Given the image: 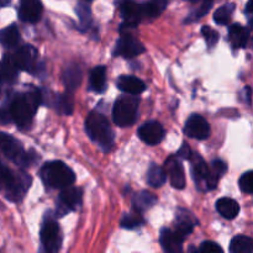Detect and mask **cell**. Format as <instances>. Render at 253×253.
I'll list each match as a JSON object with an SVG mask.
<instances>
[{
  "instance_id": "1",
  "label": "cell",
  "mask_w": 253,
  "mask_h": 253,
  "mask_svg": "<svg viewBox=\"0 0 253 253\" xmlns=\"http://www.w3.org/2000/svg\"><path fill=\"white\" fill-rule=\"evenodd\" d=\"M41 101L42 96L37 89H31L29 93L17 95L10 104V118L19 127H27L31 124Z\"/></svg>"
},
{
  "instance_id": "2",
  "label": "cell",
  "mask_w": 253,
  "mask_h": 253,
  "mask_svg": "<svg viewBox=\"0 0 253 253\" xmlns=\"http://www.w3.org/2000/svg\"><path fill=\"white\" fill-rule=\"evenodd\" d=\"M85 130L91 141L100 146L104 152L110 151L114 143V132L108 119L98 111H91L85 120Z\"/></svg>"
},
{
  "instance_id": "3",
  "label": "cell",
  "mask_w": 253,
  "mask_h": 253,
  "mask_svg": "<svg viewBox=\"0 0 253 253\" xmlns=\"http://www.w3.org/2000/svg\"><path fill=\"white\" fill-rule=\"evenodd\" d=\"M41 178L44 184L56 189H63L76 182L73 170L61 161L46 163L41 169Z\"/></svg>"
},
{
  "instance_id": "4",
  "label": "cell",
  "mask_w": 253,
  "mask_h": 253,
  "mask_svg": "<svg viewBox=\"0 0 253 253\" xmlns=\"http://www.w3.org/2000/svg\"><path fill=\"white\" fill-rule=\"evenodd\" d=\"M140 99L136 95H123L115 101L113 109V120L121 127L131 126L137 120Z\"/></svg>"
},
{
  "instance_id": "5",
  "label": "cell",
  "mask_w": 253,
  "mask_h": 253,
  "mask_svg": "<svg viewBox=\"0 0 253 253\" xmlns=\"http://www.w3.org/2000/svg\"><path fill=\"white\" fill-rule=\"evenodd\" d=\"M0 153L17 165L29 166L30 163V156L25 153L21 143L4 132H0Z\"/></svg>"
},
{
  "instance_id": "6",
  "label": "cell",
  "mask_w": 253,
  "mask_h": 253,
  "mask_svg": "<svg viewBox=\"0 0 253 253\" xmlns=\"http://www.w3.org/2000/svg\"><path fill=\"white\" fill-rule=\"evenodd\" d=\"M41 244L47 252H58L62 247V234L58 224L48 219L41 227Z\"/></svg>"
},
{
  "instance_id": "7",
  "label": "cell",
  "mask_w": 253,
  "mask_h": 253,
  "mask_svg": "<svg viewBox=\"0 0 253 253\" xmlns=\"http://www.w3.org/2000/svg\"><path fill=\"white\" fill-rule=\"evenodd\" d=\"M189 161L192 162V173L198 187L203 190L214 189L211 183V168L208 167L202 156L193 153Z\"/></svg>"
},
{
  "instance_id": "8",
  "label": "cell",
  "mask_w": 253,
  "mask_h": 253,
  "mask_svg": "<svg viewBox=\"0 0 253 253\" xmlns=\"http://www.w3.org/2000/svg\"><path fill=\"white\" fill-rule=\"evenodd\" d=\"M120 11L125 19L124 24L136 26L143 19H147L148 10L146 4H137L132 0H120Z\"/></svg>"
},
{
  "instance_id": "9",
  "label": "cell",
  "mask_w": 253,
  "mask_h": 253,
  "mask_svg": "<svg viewBox=\"0 0 253 253\" xmlns=\"http://www.w3.org/2000/svg\"><path fill=\"white\" fill-rule=\"evenodd\" d=\"M145 52V47L131 34H123L118 41L114 53L124 58H133Z\"/></svg>"
},
{
  "instance_id": "10",
  "label": "cell",
  "mask_w": 253,
  "mask_h": 253,
  "mask_svg": "<svg viewBox=\"0 0 253 253\" xmlns=\"http://www.w3.org/2000/svg\"><path fill=\"white\" fill-rule=\"evenodd\" d=\"M15 64L20 71L34 72L37 64V49L31 44L20 47L12 56Z\"/></svg>"
},
{
  "instance_id": "11",
  "label": "cell",
  "mask_w": 253,
  "mask_h": 253,
  "mask_svg": "<svg viewBox=\"0 0 253 253\" xmlns=\"http://www.w3.org/2000/svg\"><path fill=\"white\" fill-rule=\"evenodd\" d=\"M184 132L192 138L205 140L210 136V125L203 116L193 114L185 123Z\"/></svg>"
},
{
  "instance_id": "12",
  "label": "cell",
  "mask_w": 253,
  "mask_h": 253,
  "mask_svg": "<svg viewBox=\"0 0 253 253\" xmlns=\"http://www.w3.org/2000/svg\"><path fill=\"white\" fill-rule=\"evenodd\" d=\"M138 137L141 141L151 146L158 145L163 141L166 131L158 121H148L138 128Z\"/></svg>"
},
{
  "instance_id": "13",
  "label": "cell",
  "mask_w": 253,
  "mask_h": 253,
  "mask_svg": "<svg viewBox=\"0 0 253 253\" xmlns=\"http://www.w3.org/2000/svg\"><path fill=\"white\" fill-rule=\"evenodd\" d=\"M166 172L170 180V184L175 189H183L185 187V174L182 163L177 160V156H170L166 160Z\"/></svg>"
},
{
  "instance_id": "14",
  "label": "cell",
  "mask_w": 253,
  "mask_h": 253,
  "mask_svg": "<svg viewBox=\"0 0 253 253\" xmlns=\"http://www.w3.org/2000/svg\"><path fill=\"white\" fill-rule=\"evenodd\" d=\"M30 185H31V178L26 173H16L14 182L5 190L6 198L11 202H20L25 197Z\"/></svg>"
},
{
  "instance_id": "15",
  "label": "cell",
  "mask_w": 253,
  "mask_h": 253,
  "mask_svg": "<svg viewBox=\"0 0 253 253\" xmlns=\"http://www.w3.org/2000/svg\"><path fill=\"white\" fill-rule=\"evenodd\" d=\"M42 4L40 0H21L19 17L21 21L35 24L41 19Z\"/></svg>"
},
{
  "instance_id": "16",
  "label": "cell",
  "mask_w": 253,
  "mask_h": 253,
  "mask_svg": "<svg viewBox=\"0 0 253 253\" xmlns=\"http://www.w3.org/2000/svg\"><path fill=\"white\" fill-rule=\"evenodd\" d=\"M183 241H184V237L178 234L177 231H172L169 229L161 230L160 244L163 251L169 253L182 252Z\"/></svg>"
},
{
  "instance_id": "17",
  "label": "cell",
  "mask_w": 253,
  "mask_h": 253,
  "mask_svg": "<svg viewBox=\"0 0 253 253\" xmlns=\"http://www.w3.org/2000/svg\"><path fill=\"white\" fill-rule=\"evenodd\" d=\"M82 199H83V192L81 188L77 187H67L63 188L59 195V202L61 207L63 208L64 211L67 210H76L77 208L81 207Z\"/></svg>"
},
{
  "instance_id": "18",
  "label": "cell",
  "mask_w": 253,
  "mask_h": 253,
  "mask_svg": "<svg viewBox=\"0 0 253 253\" xmlns=\"http://www.w3.org/2000/svg\"><path fill=\"white\" fill-rule=\"evenodd\" d=\"M116 84L123 93L130 94V95H138L146 90L145 83L133 76H121Z\"/></svg>"
},
{
  "instance_id": "19",
  "label": "cell",
  "mask_w": 253,
  "mask_h": 253,
  "mask_svg": "<svg viewBox=\"0 0 253 253\" xmlns=\"http://www.w3.org/2000/svg\"><path fill=\"white\" fill-rule=\"evenodd\" d=\"M216 209L222 217L232 220L239 215L240 205L236 200L231 198H221L216 202Z\"/></svg>"
},
{
  "instance_id": "20",
  "label": "cell",
  "mask_w": 253,
  "mask_h": 253,
  "mask_svg": "<svg viewBox=\"0 0 253 253\" xmlns=\"http://www.w3.org/2000/svg\"><path fill=\"white\" fill-rule=\"evenodd\" d=\"M229 37L234 48H244L249 42L250 32L246 27L241 26L240 24H235L230 27Z\"/></svg>"
},
{
  "instance_id": "21",
  "label": "cell",
  "mask_w": 253,
  "mask_h": 253,
  "mask_svg": "<svg viewBox=\"0 0 253 253\" xmlns=\"http://www.w3.org/2000/svg\"><path fill=\"white\" fill-rule=\"evenodd\" d=\"M20 69L15 64L14 59L10 56H5L0 61V82L11 83L17 78V72Z\"/></svg>"
},
{
  "instance_id": "22",
  "label": "cell",
  "mask_w": 253,
  "mask_h": 253,
  "mask_svg": "<svg viewBox=\"0 0 253 253\" xmlns=\"http://www.w3.org/2000/svg\"><path fill=\"white\" fill-rule=\"evenodd\" d=\"M195 221L192 219L190 214L185 210L178 209L177 214V227H175V231L179 235H182L185 239V236L192 234L193 229H194Z\"/></svg>"
},
{
  "instance_id": "23",
  "label": "cell",
  "mask_w": 253,
  "mask_h": 253,
  "mask_svg": "<svg viewBox=\"0 0 253 253\" xmlns=\"http://www.w3.org/2000/svg\"><path fill=\"white\" fill-rule=\"evenodd\" d=\"M90 89L96 93H104L106 89V68L104 66H98L91 71L90 78Z\"/></svg>"
},
{
  "instance_id": "24",
  "label": "cell",
  "mask_w": 253,
  "mask_h": 253,
  "mask_svg": "<svg viewBox=\"0 0 253 253\" xmlns=\"http://www.w3.org/2000/svg\"><path fill=\"white\" fill-rule=\"evenodd\" d=\"M157 203V198L150 192H141L135 194L132 198L133 209L137 212H143L152 208Z\"/></svg>"
},
{
  "instance_id": "25",
  "label": "cell",
  "mask_w": 253,
  "mask_h": 253,
  "mask_svg": "<svg viewBox=\"0 0 253 253\" xmlns=\"http://www.w3.org/2000/svg\"><path fill=\"white\" fill-rule=\"evenodd\" d=\"M20 41V32L17 30L16 25H10L5 29L0 30V43L2 46L11 48L15 47Z\"/></svg>"
},
{
  "instance_id": "26",
  "label": "cell",
  "mask_w": 253,
  "mask_h": 253,
  "mask_svg": "<svg viewBox=\"0 0 253 253\" xmlns=\"http://www.w3.org/2000/svg\"><path fill=\"white\" fill-rule=\"evenodd\" d=\"M166 180H167V172L162 167L152 163L147 172L148 184L153 188H160L165 184Z\"/></svg>"
},
{
  "instance_id": "27",
  "label": "cell",
  "mask_w": 253,
  "mask_h": 253,
  "mask_svg": "<svg viewBox=\"0 0 253 253\" xmlns=\"http://www.w3.org/2000/svg\"><path fill=\"white\" fill-rule=\"evenodd\" d=\"M82 82V69L81 67L74 64V66H69L66 69V73H64V83H66L67 89L69 91L76 90Z\"/></svg>"
},
{
  "instance_id": "28",
  "label": "cell",
  "mask_w": 253,
  "mask_h": 253,
  "mask_svg": "<svg viewBox=\"0 0 253 253\" xmlns=\"http://www.w3.org/2000/svg\"><path fill=\"white\" fill-rule=\"evenodd\" d=\"M230 252L251 253L253 252V239L249 236H236L231 240Z\"/></svg>"
},
{
  "instance_id": "29",
  "label": "cell",
  "mask_w": 253,
  "mask_h": 253,
  "mask_svg": "<svg viewBox=\"0 0 253 253\" xmlns=\"http://www.w3.org/2000/svg\"><path fill=\"white\" fill-rule=\"evenodd\" d=\"M234 9H235L234 4H227V5H224V6L219 7L214 14L215 22L219 25L229 24L232 12H234Z\"/></svg>"
},
{
  "instance_id": "30",
  "label": "cell",
  "mask_w": 253,
  "mask_h": 253,
  "mask_svg": "<svg viewBox=\"0 0 253 253\" xmlns=\"http://www.w3.org/2000/svg\"><path fill=\"white\" fill-rule=\"evenodd\" d=\"M227 170V165L221 160H216L212 162L211 165V183H212V188L217 187V182H219L220 178L226 173Z\"/></svg>"
},
{
  "instance_id": "31",
  "label": "cell",
  "mask_w": 253,
  "mask_h": 253,
  "mask_svg": "<svg viewBox=\"0 0 253 253\" xmlns=\"http://www.w3.org/2000/svg\"><path fill=\"white\" fill-rule=\"evenodd\" d=\"M15 177H16V173H14L9 167L0 162V189L6 190L14 182Z\"/></svg>"
},
{
  "instance_id": "32",
  "label": "cell",
  "mask_w": 253,
  "mask_h": 253,
  "mask_svg": "<svg viewBox=\"0 0 253 253\" xmlns=\"http://www.w3.org/2000/svg\"><path fill=\"white\" fill-rule=\"evenodd\" d=\"M142 224L143 220L140 216V212L138 214H125L123 219H121V227H124V229L132 230L141 226Z\"/></svg>"
},
{
  "instance_id": "33",
  "label": "cell",
  "mask_w": 253,
  "mask_h": 253,
  "mask_svg": "<svg viewBox=\"0 0 253 253\" xmlns=\"http://www.w3.org/2000/svg\"><path fill=\"white\" fill-rule=\"evenodd\" d=\"M202 34L203 36H204L209 48H212V47L217 43V41H219V32H217L216 30L211 29L210 26H208V25L202 27Z\"/></svg>"
},
{
  "instance_id": "34",
  "label": "cell",
  "mask_w": 253,
  "mask_h": 253,
  "mask_svg": "<svg viewBox=\"0 0 253 253\" xmlns=\"http://www.w3.org/2000/svg\"><path fill=\"white\" fill-rule=\"evenodd\" d=\"M240 189L244 193L251 194L253 193V170H249V172L244 173L239 180Z\"/></svg>"
},
{
  "instance_id": "35",
  "label": "cell",
  "mask_w": 253,
  "mask_h": 253,
  "mask_svg": "<svg viewBox=\"0 0 253 253\" xmlns=\"http://www.w3.org/2000/svg\"><path fill=\"white\" fill-rule=\"evenodd\" d=\"M77 12H78L79 20H81L82 25H89L91 21V12L90 9H89L88 5L85 2L81 1L78 4V7H77Z\"/></svg>"
},
{
  "instance_id": "36",
  "label": "cell",
  "mask_w": 253,
  "mask_h": 253,
  "mask_svg": "<svg viewBox=\"0 0 253 253\" xmlns=\"http://www.w3.org/2000/svg\"><path fill=\"white\" fill-rule=\"evenodd\" d=\"M58 109L61 113L66 114V115H71L72 111H73V103H72L71 95H64L59 98Z\"/></svg>"
},
{
  "instance_id": "37",
  "label": "cell",
  "mask_w": 253,
  "mask_h": 253,
  "mask_svg": "<svg viewBox=\"0 0 253 253\" xmlns=\"http://www.w3.org/2000/svg\"><path fill=\"white\" fill-rule=\"evenodd\" d=\"M199 251L203 253H221L222 249L217 244L211 241H205L200 245Z\"/></svg>"
},
{
  "instance_id": "38",
  "label": "cell",
  "mask_w": 253,
  "mask_h": 253,
  "mask_svg": "<svg viewBox=\"0 0 253 253\" xmlns=\"http://www.w3.org/2000/svg\"><path fill=\"white\" fill-rule=\"evenodd\" d=\"M212 4H214V0H204L202 4V6L199 7V10H198V11L193 15V16H194V19H200V17L205 16V15L210 11Z\"/></svg>"
},
{
  "instance_id": "39",
  "label": "cell",
  "mask_w": 253,
  "mask_h": 253,
  "mask_svg": "<svg viewBox=\"0 0 253 253\" xmlns=\"http://www.w3.org/2000/svg\"><path fill=\"white\" fill-rule=\"evenodd\" d=\"M192 155H193V153H192V151H190L189 146H188L187 143H183L182 147L178 150L177 155H175V156H177V157L183 158V160H190Z\"/></svg>"
},
{
  "instance_id": "40",
  "label": "cell",
  "mask_w": 253,
  "mask_h": 253,
  "mask_svg": "<svg viewBox=\"0 0 253 253\" xmlns=\"http://www.w3.org/2000/svg\"><path fill=\"white\" fill-rule=\"evenodd\" d=\"M150 2L158 10V11L162 12L163 10L166 9V6H167L168 0H151Z\"/></svg>"
},
{
  "instance_id": "41",
  "label": "cell",
  "mask_w": 253,
  "mask_h": 253,
  "mask_svg": "<svg viewBox=\"0 0 253 253\" xmlns=\"http://www.w3.org/2000/svg\"><path fill=\"white\" fill-rule=\"evenodd\" d=\"M245 11H246L247 14H253V0H249V1H247Z\"/></svg>"
},
{
  "instance_id": "42",
  "label": "cell",
  "mask_w": 253,
  "mask_h": 253,
  "mask_svg": "<svg viewBox=\"0 0 253 253\" xmlns=\"http://www.w3.org/2000/svg\"><path fill=\"white\" fill-rule=\"evenodd\" d=\"M245 90H246V98H247V103L249 104H251V94H252V89L251 88H249V86H247L246 89H245Z\"/></svg>"
},
{
  "instance_id": "43",
  "label": "cell",
  "mask_w": 253,
  "mask_h": 253,
  "mask_svg": "<svg viewBox=\"0 0 253 253\" xmlns=\"http://www.w3.org/2000/svg\"><path fill=\"white\" fill-rule=\"evenodd\" d=\"M188 1H192V2H197V1H199V0H188Z\"/></svg>"
},
{
  "instance_id": "44",
  "label": "cell",
  "mask_w": 253,
  "mask_h": 253,
  "mask_svg": "<svg viewBox=\"0 0 253 253\" xmlns=\"http://www.w3.org/2000/svg\"><path fill=\"white\" fill-rule=\"evenodd\" d=\"M2 4H5L4 0H0V5H2Z\"/></svg>"
},
{
  "instance_id": "45",
  "label": "cell",
  "mask_w": 253,
  "mask_h": 253,
  "mask_svg": "<svg viewBox=\"0 0 253 253\" xmlns=\"http://www.w3.org/2000/svg\"><path fill=\"white\" fill-rule=\"evenodd\" d=\"M84 1H91V0H84Z\"/></svg>"
}]
</instances>
